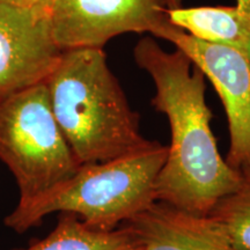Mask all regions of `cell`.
I'll return each mask as SVG.
<instances>
[{"instance_id":"10","label":"cell","mask_w":250,"mask_h":250,"mask_svg":"<svg viewBox=\"0 0 250 250\" xmlns=\"http://www.w3.org/2000/svg\"><path fill=\"white\" fill-rule=\"evenodd\" d=\"M129 232L124 226L109 232L95 229L77 215L62 213L52 232L23 250H127Z\"/></svg>"},{"instance_id":"15","label":"cell","mask_w":250,"mask_h":250,"mask_svg":"<svg viewBox=\"0 0 250 250\" xmlns=\"http://www.w3.org/2000/svg\"><path fill=\"white\" fill-rule=\"evenodd\" d=\"M127 250H132V249H131V247H130V248H129V249H127Z\"/></svg>"},{"instance_id":"11","label":"cell","mask_w":250,"mask_h":250,"mask_svg":"<svg viewBox=\"0 0 250 250\" xmlns=\"http://www.w3.org/2000/svg\"><path fill=\"white\" fill-rule=\"evenodd\" d=\"M208 215L236 250H250V181L219 201Z\"/></svg>"},{"instance_id":"13","label":"cell","mask_w":250,"mask_h":250,"mask_svg":"<svg viewBox=\"0 0 250 250\" xmlns=\"http://www.w3.org/2000/svg\"><path fill=\"white\" fill-rule=\"evenodd\" d=\"M236 6L250 12V0H236Z\"/></svg>"},{"instance_id":"9","label":"cell","mask_w":250,"mask_h":250,"mask_svg":"<svg viewBox=\"0 0 250 250\" xmlns=\"http://www.w3.org/2000/svg\"><path fill=\"white\" fill-rule=\"evenodd\" d=\"M169 21L197 39L235 50L250 64V12L237 6H198L168 11Z\"/></svg>"},{"instance_id":"4","label":"cell","mask_w":250,"mask_h":250,"mask_svg":"<svg viewBox=\"0 0 250 250\" xmlns=\"http://www.w3.org/2000/svg\"><path fill=\"white\" fill-rule=\"evenodd\" d=\"M0 160L17 180L19 206L46 195L79 169L45 83L0 98Z\"/></svg>"},{"instance_id":"2","label":"cell","mask_w":250,"mask_h":250,"mask_svg":"<svg viewBox=\"0 0 250 250\" xmlns=\"http://www.w3.org/2000/svg\"><path fill=\"white\" fill-rule=\"evenodd\" d=\"M50 103L80 166L99 164L152 147L144 137L102 48L62 50L45 80Z\"/></svg>"},{"instance_id":"14","label":"cell","mask_w":250,"mask_h":250,"mask_svg":"<svg viewBox=\"0 0 250 250\" xmlns=\"http://www.w3.org/2000/svg\"><path fill=\"white\" fill-rule=\"evenodd\" d=\"M167 2H168V7H169V9L182 7V6H181L182 0H167Z\"/></svg>"},{"instance_id":"1","label":"cell","mask_w":250,"mask_h":250,"mask_svg":"<svg viewBox=\"0 0 250 250\" xmlns=\"http://www.w3.org/2000/svg\"><path fill=\"white\" fill-rule=\"evenodd\" d=\"M133 58L152 78V105L167 117L170 127L167 158L155 182L156 202L208 215L245 180L219 152L204 74L180 50L167 51L152 37L138 41Z\"/></svg>"},{"instance_id":"5","label":"cell","mask_w":250,"mask_h":250,"mask_svg":"<svg viewBox=\"0 0 250 250\" xmlns=\"http://www.w3.org/2000/svg\"><path fill=\"white\" fill-rule=\"evenodd\" d=\"M155 37L174 44L217 90L226 112L229 148L227 165L250 181V64L227 46L206 42L168 22Z\"/></svg>"},{"instance_id":"7","label":"cell","mask_w":250,"mask_h":250,"mask_svg":"<svg viewBox=\"0 0 250 250\" xmlns=\"http://www.w3.org/2000/svg\"><path fill=\"white\" fill-rule=\"evenodd\" d=\"M49 4L0 2V98L45 83L57 65L62 50L52 34Z\"/></svg>"},{"instance_id":"8","label":"cell","mask_w":250,"mask_h":250,"mask_svg":"<svg viewBox=\"0 0 250 250\" xmlns=\"http://www.w3.org/2000/svg\"><path fill=\"white\" fill-rule=\"evenodd\" d=\"M132 250H236L210 215L161 202L125 223Z\"/></svg>"},{"instance_id":"3","label":"cell","mask_w":250,"mask_h":250,"mask_svg":"<svg viewBox=\"0 0 250 250\" xmlns=\"http://www.w3.org/2000/svg\"><path fill=\"white\" fill-rule=\"evenodd\" d=\"M167 146L152 147L99 164L80 166L73 176L5 218L18 233L35 227L46 215L70 213L95 229L109 232L156 202L155 182L167 158Z\"/></svg>"},{"instance_id":"12","label":"cell","mask_w":250,"mask_h":250,"mask_svg":"<svg viewBox=\"0 0 250 250\" xmlns=\"http://www.w3.org/2000/svg\"><path fill=\"white\" fill-rule=\"evenodd\" d=\"M44 1H46V0H0V2H4V4H12L18 6H35L42 4Z\"/></svg>"},{"instance_id":"6","label":"cell","mask_w":250,"mask_h":250,"mask_svg":"<svg viewBox=\"0 0 250 250\" xmlns=\"http://www.w3.org/2000/svg\"><path fill=\"white\" fill-rule=\"evenodd\" d=\"M167 0H50L54 39L62 50L103 48L126 33L155 36L169 22Z\"/></svg>"}]
</instances>
